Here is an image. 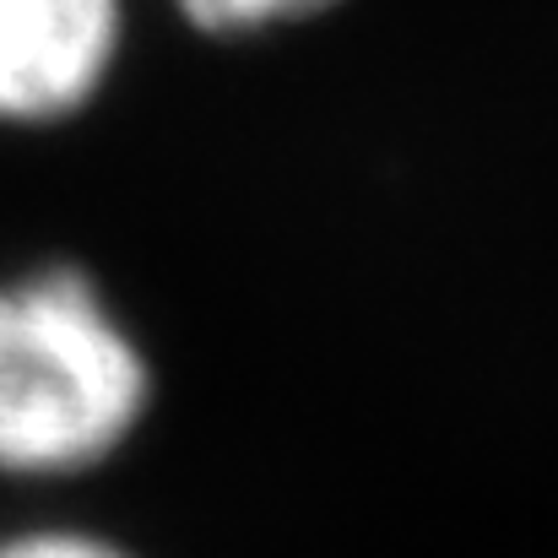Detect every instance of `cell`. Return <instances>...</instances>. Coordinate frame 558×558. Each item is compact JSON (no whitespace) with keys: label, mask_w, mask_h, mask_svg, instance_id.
I'll use <instances>...</instances> for the list:
<instances>
[{"label":"cell","mask_w":558,"mask_h":558,"mask_svg":"<svg viewBox=\"0 0 558 558\" xmlns=\"http://www.w3.org/2000/svg\"><path fill=\"white\" fill-rule=\"evenodd\" d=\"M120 54V0H0V125L87 109Z\"/></svg>","instance_id":"2"},{"label":"cell","mask_w":558,"mask_h":558,"mask_svg":"<svg viewBox=\"0 0 558 558\" xmlns=\"http://www.w3.org/2000/svg\"><path fill=\"white\" fill-rule=\"evenodd\" d=\"M0 558H131V554L120 543H109V537H93V532L33 526V532L0 537Z\"/></svg>","instance_id":"4"},{"label":"cell","mask_w":558,"mask_h":558,"mask_svg":"<svg viewBox=\"0 0 558 558\" xmlns=\"http://www.w3.org/2000/svg\"><path fill=\"white\" fill-rule=\"evenodd\" d=\"M337 0H180L190 22L201 33H217V38H244V33H266V27H288V22H304L315 11H326Z\"/></svg>","instance_id":"3"},{"label":"cell","mask_w":558,"mask_h":558,"mask_svg":"<svg viewBox=\"0 0 558 558\" xmlns=\"http://www.w3.org/2000/svg\"><path fill=\"white\" fill-rule=\"evenodd\" d=\"M147 407L153 364L82 266L0 282V477H82L136 439Z\"/></svg>","instance_id":"1"}]
</instances>
